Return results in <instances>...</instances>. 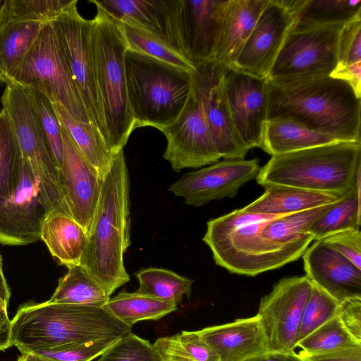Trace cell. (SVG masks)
<instances>
[{
	"instance_id": "52a82bcc",
	"label": "cell",
	"mask_w": 361,
	"mask_h": 361,
	"mask_svg": "<svg viewBox=\"0 0 361 361\" xmlns=\"http://www.w3.org/2000/svg\"><path fill=\"white\" fill-rule=\"evenodd\" d=\"M92 19V50L97 88L103 108L109 144L116 154L135 130L128 105L124 56L126 44L120 27L97 2Z\"/></svg>"
},
{
	"instance_id": "ac0fdd59",
	"label": "cell",
	"mask_w": 361,
	"mask_h": 361,
	"mask_svg": "<svg viewBox=\"0 0 361 361\" xmlns=\"http://www.w3.org/2000/svg\"><path fill=\"white\" fill-rule=\"evenodd\" d=\"M62 138L63 159L59 170V180L65 210L88 233L100 196L102 178L63 128Z\"/></svg>"
},
{
	"instance_id": "f1b7e54d",
	"label": "cell",
	"mask_w": 361,
	"mask_h": 361,
	"mask_svg": "<svg viewBox=\"0 0 361 361\" xmlns=\"http://www.w3.org/2000/svg\"><path fill=\"white\" fill-rule=\"evenodd\" d=\"M290 31L341 25L361 17V0H299Z\"/></svg>"
},
{
	"instance_id": "9f6ffc18",
	"label": "cell",
	"mask_w": 361,
	"mask_h": 361,
	"mask_svg": "<svg viewBox=\"0 0 361 361\" xmlns=\"http://www.w3.org/2000/svg\"><path fill=\"white\" fill-rule=\"evenodd\" d=\"M17 361H52L32 353H21Z\"/></svg>"
},
{
	"instance_id": "1f68e13d",
	"label": "cell",
	"mask_w": 361,
	"mask_h": 361,
	"mask_svg": "<svg viewBox=\"0 0 361 361\" xmlns=\"http://www.w3.org/2000/svg\"><path fill=\"white\" fill-rule=\"evenodd\" d=\"M67 268V273L59 279L48 302L104 307L111 296L107 291L81 265H71Z\"/></svg>"
},
{
	"instance_id": "681fc988",
	"label": "cell",
	"mask_w": 361,
	"mask_h": 361,
	"mask_svg": "<svg viewBox=\"0 0 361 361\" xmlns=\"http://www.w3.org/2000/svg\"><path fill=\"white\" fill-rule=\"evenodd\" d=\"M153 345L162 361H195L180 345L176 335L159 338Z\"/></svg>"
},
{
	"instance_id": "6da1fadb",
	"label": "cell",
	"mask_w": 361,
	"mask_h": 361,
	"mask_svg": "<svg viewBox=\"0 0 361 361\" xmlns=\"http://www.w3.org/2000/svg\"><path fill=\"white\" fill-rule=\"evenodd\" d=\"M267 81V120L289 119L340 141L361 142V97L346 81L330 75Z\"/></svg>"
},
{
	"instance_id": "7c38bea8",
	"label": "cell",
	"mask_w": 361,
	"mask_h": 361,
	"mask_svg": "<svg viewBox=\"0 0 361 361\" xmlns=\"http://www.w3.org/2000/svg\"><path fill=\"white\" fill-rule=\"evenodd\" d=\"M343 26L290 31L267 80L281 83L330 75L337 65Z\"/></svg>"
},
{
	"instance_id": "ffe728a7",
	"label": "cell",
	"mask_w": 361,
	"mask_h": 361,
	"mask_svg": "<svg viewBox=\"0 0 361 361\" xmlns=\"http://www.w3.org/2000/svg\"><path fill=\"white\" fill-rule=\"evenodd\" d=\"M306 276L338 303L361 298V269L322 240L302 255Z\"/></svg>"
},
{
	"instance_id": "603a6c76",
	"label": "cell",
	"mask_w": 361,
	"mask_h": 361,
	"mask_svg": "<svg viewBox=\"0 0 361 361\" xmlns=\"http://www.w3.org/2000/svg\"><path fill=\"white\" fill-rule=\"evenodd\" d=\"M269 0H229L211 61L233 70L235 61Z\"/></svg>"
},
{
	"instance_id": "b9f144b4",
	"label": "cell",
	"mask_w": 361,
	"mask_h": 361,
	"mask_svg": "<svg viewBox=\"0 0 361 361\" xmlns=\"http://www.w3.org/2000/svg\"><path fill=\"white\" fill-rule=\"evenodd\" d=\"M97 361H162L148 341L132 332L116 340Z\"/></svg>"
},
{
	"instance_id": "30bf717a",
	"label": "cell",
	"mask_w": 361,
	"mask_h": 361,
	"mask_svg": "<svg viewBox=\"0 0 361 361\" xmlns=\"http://www.w3.org/2000/svg\"><path fill=\"white\" fill-rule=\"evenodd\" d=\"M8 82L37 90L75 119L90 123L49 22L43 25Z\"/></svg>"
},
{
	"instance_id": "e575fe53",
	"label": "cell",
	"mask_w": 361,
	"mask_h": 361,
	"mask_svg": "<svg viewBox=\"0 0 361 361\" xmlns=\"http://www.w3.org/2000/svg\"><path fill=\"white\" fill-rule=\"evenodd\" d=\"M116 22L120 27L127 49L187 71L192 72L195 70V65L170 44L139 27Z\"/></svg>"
},
{
	"instance_id": "5bb4252c",
	"label": "cell",
	"mask_w": 361,
	"mask_h": 361,
	"mask_svg": "<svg viewBox=\"0 0 361 361\" xmlns=\"http://www.w3.org/2000/svg\"><path fill=\"white\" fill-rule=\"evenodd\" d=\"M229 0H176L178 50L195 66L211 61Z\"/></svg>"
},
{
	"instance_id": "bcb514c9",
	"label": "cell",
	"mask_w": 361,
	"mask_h": 361,
	"mask_svg": "<svg viewBox=\"0 0 361 361\" xmlns=\"http://www.w3.org/2000/svg\"><path fill=\"white\" fill-rule=\"evenodd\" d=\"M176 336L180 345L195 361H219L216 353L198 331H183Z\"/></svg>"
},
{
	"instance_id": "db71d44e",
	"label": "cell",
	"mask_w": 361,
	"mask_h": 361,
	"mask_svg": "<svg viewBox=\"0 0 361 361\" xmlns=\"http://www.w3.org/2000/svg\"><path fill=\"white\" fill-rule=\"evenodd\" d=\"M11 346V326L0 324V350L4 351Z\"/></svg>"
},
{
	"instance_id": "816d5d0a",
	"label": "cell",
	"mask_w": 361,
	"mask_h": 361,
	"mask_svg": "<svg viewBox=\"0 0 361 361\" xmlns=\"http://www.w3.org/2000/svg\"><path fill=\"white\" fill-rule=\"evenodd\" d=\"M244 361H303L298 354L267 350L250 357Z\"/></svg>"
},
{
	"instance_id": "d590c367",
	"label": "cell",
	"mask_w": 361,
	"mask_h": 361,
	"mask_svg": "<svg viewBox=\"0 0 361 361\" xmlns=\"http://www.w3.org/2000/svg\"><path fill=\"white\" fill-rule=\"evenodd\" d=\"M138 282V293L159 300L180 303L190 296L193 281L176 272L162 268L148 267L135 274Z\"/></svg>"
},
{
	"instance_id": "6f0895ef",
	"label": "cell",
	"mask_w": 361,
	"mask_h": 361,
	"mask_svg": "<svg viewBox=\"0 0 361 361\" xmlns=\"http://www.w3.org/2000/svg\"><path fill=\"white\" fill-rule=\"evenodd\" d=\"M1 2H2V1H1V0H0V6H1Z\"/></svg>"
},
{
	"instance_id": "74e56055",
	"label": "cell",
	"mask_w": 361,
	"mask_h": 361,
	"mask_svg": "<svg viewBox=\"0 0 361 361\" xmlns=\"http://www.w3.org/2000/svg\"><path fill=\"white\" fill-rule=\"evenodd\" d=\"M302 351L322 353L336 349L361 346L336 315L297 343Z\"/></svg>"
},
{
	"instance_id": "f907efd6",
	"label": "cell",
	"mask_w": 361,
	"mask_h": 361,
	"mask_svg": "<svg viewBox=\"0 0 361 361\" xmlns=\"http://www.w3.org/2000/svg\"><path fill=\"white\" fill-rule=\"evenodd\" d=\"M330 76L348 82L356 94L361 97V63L342 68H335Z\"/></svg>"
},
{
	"instance_id": "7402d4cb",
	"label": "cell",
	"mask_w": 361,
	"mask_h": 361,
	"mask_svg": "<svg viewBox=\"0 0 361 361\" xmlns=\"http://www.w3.org/2000/svg\"><path fill=\"white\" fill-rule=\"evenodd\" d=\"M197 331L219 361H244L269 350L257 314Z\"/></svg>"
},
{
	"instance_id": "f5cc1de1",
	"label": "cell",
	"mask_w": 361,
	"mask_h": 361,
	"mask_svg": "<svg viewBox=\"0 0 361 361\" xmlns=\"http://www.w3.org/2000/svg\"><path fill=\"white\" fill-rule=\"evenodd\" d=\"M11 292L3 271L2 257L0 255V298L8 303Z\"/></svg>"
},
{
	"instance_id": "4316f807",
	"label": "cell",
	"mask_w": 361,
	"mask_h": 361,
	"mask_svg": "<svg viewBox=\"0 0 361 361\" xmlns=\"http://www.w3.org/2000/svg\"><path fill=\"white\" fill-rule=\"evenodd\" d=\"M87 237V231L72 217L63 213H53L44 223L40 239L53 257L68 267L80 265Z\"/></svg>"
},
{
	"instance_id": "d6a6232c",
	"label": "cell",
	"mask_w": 361,
	"mask_h": 361,
	"mask_svg": "<svg viewBox=\"0 0 361 361\" xmlns=\"http://www.w3.org/2000/svg\"><path fill=\"white\" fill-rule=\"evenodd\" d=\"M178 305L137 292H121L110 298L104 307L130 327L140 321L159 319L177 310Z\"/></svg>"
},
{
	"instance_id": "836d02e7",
	"label": "cell",
	"mask_w": 361,
	"mask_h": 361,
	"mask_svg": "<svg viewBox=\"0 0 361 361\" xmlns=\"http://www.w3.org/2000/svg\"><path fill=\"white\" fill-rule=\"evenodd\" d=\"M360 180L312 225L310 233L314 240L342 231L360 229Z\"/></svg>"
},
{
	"instance_id": "e0dca14e",
	"label": "cell",
	"mask_w": 361,
	"mask_h": 361,
	"mask_svg": "<svg viewBox=\"0 0 361 361\" xmlns=\"http://www.w3.org/2000/svg\"><path fill=\"white\" fill-rule=\"evenodd\" d=\"M295 17L279 0H269L234 65V71L267 79Z\"/></svg>"
},
{
	"instance_id": "7dc6e473",
	"label": "cell",
	"mask_w": 361,
	"mask_h": 361,
	"mask_svg": "<svg viewBox=\"0 0 361 361\" xmlns=\"http://www.w3.org/2000/svg\"><path fill=\"white\" fill-rule=\"evenodd\" d=\"M336 316L349 334L361 342V298H349L340 302Z\"/></svg>"
},
{
	"instance_id": "44dd1931",
	"label": "cell",
	"mask_w": 361,
	"mask_h": 361,
	"mask_svg": "<svg viewBox=\"0 0 361 361\" xmlns=\"http://www.w3.org/2000/svg\"><path fill=\"white\" fill-rule=\"evenodd\" d=\"M228 70L218 64L204 96V111L208 128L221 159H244L250 150L239 137L232 121L224 90Z\"/></svg>"
},
{
	"instance_id": "8fae6325",
	"label": "cell",
	"mask_w": 361,
	"mask_h": 361,
	"mask_svg": "<svg viewBox=\"0 0 361 361\" xmlns=\"http://www.w3.org/2000/svg\"><path fill=\"white\" fill-rule=\"evenodd\" d=\"M74 2L49 21L90 123L109 144L92 50V20L84 18ZM110 147V146H109Z\"/></svg>"
},
{
	"instance_id": "60d3db41",
	"label": "cell",
	"mask_w": 361,
	"mask_h": 361,
	"mask_svg": "<svg viewBox=\"0 0 361 361\" xmlns=\"http://www.w3.org/2000/svg\"><path fill=\"white\" fill-rule=\"evenodd\" d=\"M75 0H6L1 7L9 14L25 20L49 22Z\"/></svg>"
},
{
	"instance_id": "8d00e7d4",
	"label": "cell",
	"mask_w": 361,
	"mask_h": 361,
	"mask_svg": "<svg viewBox=\"0 0 361 361\" xmlns=\"http://www.w3.org/2000/svg\"><path fill=\"white\" fill-rule=\"evenodd\" d=\"M23 157L6 113L0 109V197L8 198L22 178Z\"/></svg>"
},
{
	"instance_id": "2e32d148",
	"label": "cell",
	"mask_w": 361,
	"mask_h": 361,
	"mask_svg": "<svg viewBox=\"0 0 361 361\" xmlns=\"http://www.w3.org/2000/svg\"><path fill=\"white\" fill-rule=\"evenodd\" d=\"M50 214L31 170L23 161L17 190L8 198L0 197V243L23 245L37 241Z\"/></svg>"
},
{
	"instance_id": "ba28073f",
	"label": "cell",
	"mask_w": 361,
	"mask_h": 361,
	"mask_svg": "<svg viewBox=\"0 0 361 361\" xmlns=\"http://www.w3.org/2000/svg\"><path fill=\"white\" fill-rule=\"evenodd\" d=\"M218 66L206 61L195 66L188 99L176 120L161 131L166 138L164 158L175 171L199 168L220 159L212 139L204 111L206 88Z\"/></svg>"
},
{
	"instance_id": "9a60e30c",
	"label": "cell",
	"mask_w": 361,
	"mask_h": 361,
	"mask_svg": "<svg viewBox=\"0 0 361 361\" xmlns=\"http://www.w3.org/2000/svg\"><path fill=\"white\" fill-rule=\"evenodd\" d=\"M260 169L257 159H224L183 174L169 190L188 205L202 206L213 200L233 197L240 188L257 178Z\"/></svg>"
},
{
	"instance_id": "484cf974",
	"label": "cell",
	"mask_w": 361,
	"mask_h": 361,
	"mask_svg": "<svg viewBox=\"0 0 361 361\" xmlns=\"http://www.w3.org/2000/svg\"><path fill=\"white\" fill-rule=\"evenodd\" d=\"M45 23L13 16L0 6V82H9Z\"/></svg>"
},
{
	"instance_id": "7a4b0ae2",
	"label": "cell",
	"mask_w": 361,
	"mask_h": 361,
	"mask_svg": "<svg viewBox=\"0 0 361 361\" xmlns=\"http://www.w3.org/2000/svg\"><path fill=\"white\" fill-rule=\"evenodd\" d=\"M129 176L123 151L114 156L102 178L100 196L80 265L111 295L129 281L123 255L130 244Z\"/></svg>"
},
{
	"instance_id": "ab89813d",
	"label": "cell",
	"mask_w": 361,
	"mask_h": 361,
	"mask_svg": "<svg viewBox=\"0 0 361 361\" xmlns=\"http://www.w3.org/2000/svg\"><path fill=\"white\" fill-rule=\"evenodd\" d=\"M338 304L330 295L312 284L302 311L297 335V343L335 317Z\"/></svg>"
},
{
	"instance_id": "f35d334b",
	"label": "cell",
	"mask_w": 361,
	"mask_h": 361,
	"mask_svg": "<svg viewBox=\"0 0 361 361\" xmlns=\"http://www.w3.org/2000/svg\"><path fill=\"white\" fill-rule=\"evenodd\" d=\"M35 107L52 157L59 170L63 159L62 128L52 102L39 91L25 87Z\"/></svg>"
},
{
	"instance_id": "c3c4849f",
	"label": "cell",
	"mask_w": 361,
	"mask_h": 361,
	"mask_svg": "<svg viewBox=\"0 0 361 361\" xmlns=\"http://www.w3.org/2000/svg\"><path fill=\"white\" fill-rule=\"evenodd\" d=\"M298 355L303 361H361V346L315 353L301 350Z\"/></svg>"
},
{
	"instance_id": "d4e9b609",
	"label": "cell",
	"mask_w": 361,
	"mask_h": 361,
	"mask_svg": "<svg viewBox=\"0 0 361 361\" xmlns=\"http://www.w3.org/2000/svg\"><path fill=\"white\" fill-rule=\"evenodd\" d=\"M265 191L243 210L257 214L282 216L329 204L343 196L279 185L264 187Z\"/></svg>"
},
{
	"instance_id": "3957f363",
	"label": "cell",
	"mask_w": 361,
	"mask_h": 361,
	"mask_svg": "<svg viewBox=\"0 0 361 361\" xmlns=\"http://www.w3.org/2000/svg\"><path fill=\"white\" fill-rule=\"evenodd\" d=\"M104 307L27 303L11 322V343L21 353L118 339L132 332Z\"/></svg>"
},
{
	"instance_id": "11a10c76",
	"label": "cell",
	"mask_w": 361,
	"mask_h": 361,
	"mask_svg": "<svg viewBox=\"0 0 361 361\" xmlns=\"http://www.w3.org/2000/svg\"><path fill=\"white\" fill-rule=\"evenodd\" d=\"M8 303L0 298V324L11 326V320L7 312Z\"/></svg>"
},
{
	"instance_id": "7bdbcfd3",
	"label": "cell",
	"mask_w": 361,
	"mask_h": 361,
	"mask_svg": "<svg viewBox=\"0 0 361 361\" xmlns=\"http://www.w3.org/2000/svg\"><path fill=\"white\" fill-rule=\"evenodd\" d=\"M116 340L118 339H106L29 353L52 361H92L100 356Z\"/></svg>"
},
{
	"instance_id": "ee69618b",
	"label": "cell",
	"mask_w": 361,
	"mask_h": 361,
	"mask_svg": "<svg viewBox=\"0 0 361 361\" xmlns=\"http://www.w3.org/2000/svg\"><path fill=\"white\" fill-rule=\"evenodd\" d=\"M361 63V17L345 24L339 34L337 65L342 68Z\"/></svg>"
},
{
	"instance_id": "5b68a950",
	"label": "cell",
	"mask_w": 361,
	"mask_h": 361,
	"mask_svg": "<svg viewBox=\"0 0 361 361\" xmlns=\"http://www.w3.org/2000/svg\"><path fill=\"white\" fill-rule=\"evenodd\" d=\"M361 142L340 141L271 156L256 178L260 185H286L345 195L360 180Z\"/></svg>"
},
{
	"instance_id": "8992f818",
	"label": "cell",
	"mask_w": 361,
	"mask_h": 361,
	"mask_svg": "<svg viewBox=\"0 0 361 361\" xmlns=\"http://www.w3.org/2000/svg\"><path fill=\"white\" fill-rule=\"evenodd\" d=\"M124 68L127 97L134 129L161 130L183 110L192 88V72L126 49Z\"/></svg>"
},
{
	"instance_id": "f6af8a7d",
	"label": "cell",
	"mask_w": 361,
	"mask_h": 361,
	"mask_svg": "<svg viewBox=\"0 0 361 361\" xmlns=\"http://www.w3.org/2000/svg\"><path fill=\"white\" fill-rule=\"evenodd\" d=\"M361 269V231L350 229L334 233L322 239Z\"/></svg>"
},
{
	"instance_id": "cb8c5ba5",
	"label": "cell",
	"mask_w": 361,
	"mask_h": 361,
	"mask_svg": "<svg viewBox=\"0 0 361 361\" xmlns=\"http://www.w3.org/2000/svg\"><path fill=\"white\" fill-rule=\"evenodd\" d=\"M96 1L116 21L139 27L176 49L170 0Z\"/></svg>"
},
{
	"instance_id": "9c48e42d",
	"label": "cell",
	"mask_w": 361,
	"mask_h": 361,
	"mask_svg": "<svg viewBox=\"0 0 361 361\" xmlns=\"http://www.w3.org/2000/svg\"><path fill=\"white\" fill-rule=\"evenodd\" d=\"M1 103L11 121L23 161L31 170L51 214H66L59 169L27 89L13 82L7 83Z\"/></svg>"
},
{
	"instance_id": "f546056e",
	"label": "cell",
	"mask_w": 361,
	"mask_h": 361,
	"mask_svg": "<svg viewBox=\"0 0 361 361\" xmlns=\"http://www.w3.org/2000/svg\"><path fill=\"white\" fill-rule=\"evenodd\" d=\"M52 104L62 128L75 147L103 178L115 154L91 123L75 119L61 105Z\"/></svg>"
},
{
	"instance_id": "277c9868",
	"label": "cell",
	"mask_w": 361,
	"mask_h": 361,
	"mask_svg": "<svg viewBox=\"0 0 361 361\" xmlns=\"http://www.w3.org/2000/svg\"><path fill=\"white\" fill-rule=\"evenodd\" d=\"M277 216L235 209L209 220L202 240L217 265L232 274L255 276L297 260L307 248L280 246L262 237L264 224Z\"/></svg>"
},
{
	"instance_id": "4dcf8cb0",
	"label": "cell",
	"mask_w": 361,
	"mask_h": 361,
	"mask_svg": "<svg viewBox=\"0 0 361 361\" xmlns=\"http://www.w3.org/2000/svg\"><path fill=\"white\" fill-rule=\"evenodd\" d=\"M332 204L274 218L264 224L261 235L267 241L280 246L308 247L314 240L310 233V227Z\"/></svg>"
},
{
	"instance_id": "4fadbf2b",
	"label": "cell",
	"mask_w": 361,
	"mask_h": 361,
	"mask_svg": "<svg viewBox=\"0 0 361 361\" xmlns=\"http://www.w3.org/2000/svg\"><path fill=\"white\" fill-rule=\"evenodd\" d=\"M312 286L306 276L286 277L261 298L257 315L269 350L295 352L302 311Z\"/></svg>"
},
{
	"instance_id": "d6986e66",
	"label": "cell",
	"mask_w": 361,
	"mask_h": 361,
	"mask_svg": "<svg viewBox=\"0 0 361 361\" xmlns=\"http://www.w3.org/2000/svg\"><path fill=\"white\" fill-rule=\"evenodd\" d=\"M224 90L234 127L245 146L260 147L267 120V81L228 70Z\"/></svg>"
},
{
	"instance_id": "83f0119b",
	"label": "cell",
	"mask_w": 361,
	"mask_h": 361,
	"mask_svg": "<svg viewBox=\"0 0 361 361\" xmlns=\"http://www.w3.org/2000/svg\"><path fill=\"white\" fill-rule=\"evenodd\" d=\"M340 142L289 119L267 120L260 148L271 156Z\"/></svg>"
}]
</instances>
